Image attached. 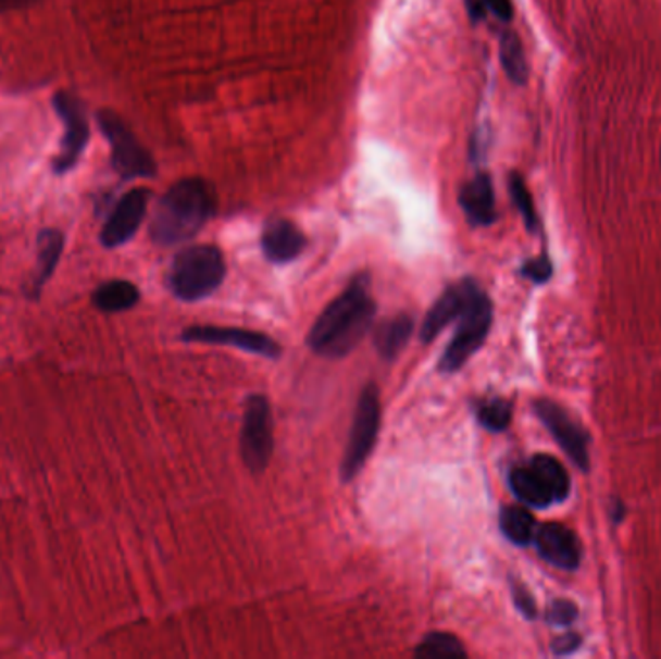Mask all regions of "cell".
<instances>
[{
    "label": "cell",
    "instance_id": "cell-1",
    "mask_svg": "<svg viewBox=\"0 0 661 659\" xmlns=\"http://www.w3.org/2000/svg\"><path fill=\"white\" fill-rule=\"evenodd\" d=\"M374 318L375 302L370 296V281L365 275H358L315 320L308 333V345L315 355L342 358L352 352L372 330Z\"/></svg>",
    "mask_w": 661,
    "mask_h": 659
},
{
    "label": "cell",
    "instance_id": "cell-2",
    "mask_svg": "<svg viewBox=\"0 0 661 659\" xmlns=\"http://www.w3.org/2000/svg\"><path fill=\"white\" fill-rule=\"evenodd\" d=\"M215 211V196L201 178H184L169 188L151 219L153 243L174 246L200 233Z\"/></svg>",
    "mask_w": 661,
    "mask_h": 659
},
{
    "label": "cell",
    "instance_id": "cell-3",
    "mask_svg": "<svg viewBox=\"0 0 661 659\" xmlns=\"http://www.w3.org/2000/svg\"><path fill=\"white\" fill-rule=\"evenodd\" d=\"M494 322V304L486 290L474 278H466V298L462 312L457 318V330L451 343L437 362L441 373H454L469 362L486 343Z\"/></svg>",
    "mask_w": 661,
    "mask_h": 659
},
{
    "label": "cell",
    "instance_id": "cell-4",
    "mask_svg": "<svg viewBox=\"0 0 661 659\" xmlns=\"http://www.w3.org/2000/svg\"><path fill=\"white\" fill-rule=\"evenodd\" d=\"M225 275V258L219 248L190 246L176 253L169 271V288L183 302H198L213 295Z\"/></svg>",
    "mask_w": 661,
    "mask_h": 659
},
{
    "label": "cell",
    "instance_id": "cell-5",
    "mask_svg": "<svg viewBox=\"0 0 661 659\" xmlns=\"http://www.w3.org/2000/svg\"><path fill=\"white\" fill-rule=\"evenodd\" d=\"M509 486L521 503L534 509L563 503L571 494L565 467L549 455H536L531 462L514 467L509 474Z\"/></svg>",
    "mask_w": 661,
    "mask_h": 659
},
{
    "label": "cell",
    "instance_id": "cell-6",
    "mask_svg": "<svg viewBox=\"0 0 661 659\" xmlns=\"http://www.w3.org/2000/svg\"><path fill=\"white\" fill-rule=\"evenodd\" d=\"M379 427H382L379 389L375 387L374 383H370L358 397L347 449H345L342 462H340L342 482H352L360 474V470L364 469L365 460L374 451Z\"/></svg>",
    "mask_w": 661,
    "mask_h": 659
},
{
    "label": "cell",
    "instance_id": "cell-7",
    "mask_svg": "<svg viewBox=\"0 0 661 659\" xmlns=\"http://www.w3.org/2000/svg\"><path fill=\"white\" fill-rule=\"evenodd\" d=\"M240 455L252 474L270 467L273 455V414L270 400L263 395H250L244 407Z\"/></svg>",
    "mask_w": 661,
    "mask_h": 659
},
{
    "label": "cell",
    "instance_id": "cell-8",
    "mask_svg": "<svg viewBox=\"0 0 661 659\" xmlns=\"http://www.w3.org/2000/svg\"><path fill=\"white\" fill-rule=\"evenodd\" d=\"M97 121L111 144L113 166L122 178H146L155 174V161L116 114L101 111Z\"/></svg>",
    "mask_w": 661,
    "mask_h": 659
},
{
    "label": "cell",
    "instance_id": "cell-9",
    "mask_svg": "<svg viewBox=\"0 0 661 659\" xmlns=\"http://www.w3.org/2000/svg\"><path fill=\"white\" fill-rule=\"evenodd\" d=\"M534 410H536V416L541 420V424L548 427L549 434L556 437L559 447L569 455V459L573 460L583 472H588L590 470V451H588L590 437L583 427L566 414L565 408L559 407L553 400H536Z\"/></svg>",
    "mask_w": 661,
    "mask_h": 659
},
{
    "label": "cell",
    "instance_id": "cell-10",
    "mask_svg": "<svg viewBox=\"0 0 661 659\" xmlns=\"http://www.w3.org/2000/svg\"><path fill=\"white\" fill-rule=\"evenodd\" d=\"M54 111L64 124V138H62L61 151L52 161V171L57 174H66L70 169L78 165L79 157L84 153L89 139V126H87L84 107L79 104L76 97L68 94H57L54 96Z\"/></svg>",
    "mask_w": 661,
    "mask_h": 659
},
{
    "label": "cell",
    "instance_id": "cell-11",
    "mask_svg": "<svg viewBox=\"0 0 661 659\" xmlns=\"http://www.w3.org/2000/svg\"><path fill=\"white\" fill-rule=\"evenodd\" d=\"M186 343H205V345H225L240 348L250 355L263 358H278L280 347L273 338L258 331L238 330V327H219V325H194L184 330Z\"/></svg>",
    "mask_w": 661,
    "mask_h": 659
},
{
    "label": "cell",
    "instance_id": "cell-12",
    "mask_svg": "<svg viewBox=\"0 0 661 659\" xmlns=\"http://www.w3.org/2000/svg\"><path fill=\"white\" fill-rule=\"evenodd\" d=\"M149 191L136 188L124 194L119 203L114 206L109 219L104 221L101 231V244L104 248H119L130 243L138 233L141 221L148 211Z\"/></svg>",
    "mask_w": 661,
    "mask_h": 659
},
{
    "label": "cell",
    "instance_id": "cell-13",
    "mask_svg": "<svg viewBox=\"0 0 661 659\" xmlns=\"http://www.w3.org/2000/svg\"><path fill=\"white\" fill-rule=\"evenodd\" d=\"M536 549L539 557L546 559L548 563L563 571H574L578 569L583 559V547L581 542L574 536L573 530L566 529L563 524L549 522L536 530Z\"/></svg>",
    "mask_w": 661,
    "mask_h": 659
},
{
    "label": "cell",
    "instance_id": "cell-14",
    "mask_svg": "<svg viewBox=\"0 0 661 659\" xmlns=\"http://www.w3.org/2000/svg\"><path fill=\"white\" fill-rule=\"evenodd\" d=\"M305 238L287 219L270 221L261 235V250L271 263H288L304 252Z\"/></svg>",
    "mask_w": 661,
    "mask_h": 659
},
{
    "label": "cell",
    "instance_id": "cell-15",
    "mask_svg": "<svg viewBox=\"0 0 661 659\" xmlns=\"http://www.w3.org/2000/svg\"><path fill=\"white\" fill-rule=\"evenodd\" d=\"M459 201L472 225L489 226L496 223V191L487 174H478L470 183L464 184V188L459 194Z\"/></svg>",
    "mask_w": 661,
    "mask_h": 659
},
{
    "label": "cell",
    "instance_id": "cell-16",
    "mask_svg": "<svg viewBox=\"0 0 661 659\" xmlns=\"http://www.w3.org/2000/svg\"><path fill=\"white\" fill-rule=\"evenodd\" d=\"M464 298H466V278L447 288L444 295L439 296V300L432 306L426 320L422 323L420 340L432 343L441 331L457 322V318L461 315L462 306H464Z\"/></svg>",
    "mask_w": 661,
    "mask_h": 659
},
{
    "label": "cell",
    "instance_id": "cell-17",
    "mask_svg": "<svg viewBox=\"0 0 661 659\" xmlns=\"http://www.w3.org/2000/svg\"><path fill=\"white\" fill-rule=\"evenodd\" d=\"M64 250V235L57 228H47L39 233L37 238V268H35L34 281L29 285L27 296L32 300H39L45 285L49 283L52 273L57 270Z\"/></svg>",
    "mask_w": 661,
    "mask_h": 659
},
{
    "label": "cell",
    "instance_id": "cell-18",
    "mask_svg": "<svg viewBox=\"0 0 661 659\" xmlns=\"http://www.w3.org/2000/svg\"><path fill=\"white\" fill-rule=\"evenodd\" d=\"M414 331V320L407 315V313H400L395 315L391 320L382 323L374 335V347L383 360L391 362L397 356L404 350L407 343L410 340V335Z\"/></svg>",
    "mask_w": 661,
    "mask_h": 659
},
{
    "label": "cell",
    "instance_id": "cell-19",
    "mask_svg": "<svg viewBox=\"0 0 661 659\" xmlns=\"http://www.w3.org/2000/svg\"><path fill=\"white\" fill-rule=\"evenodd\" d=\"M91 302L97 310L104 313H119L130 310L139 302V290L130 281H107L103 285L97 287L96 293L91 296Z\"/></svg>",
    "mask_w": 661,
    "mask_h": 659
},
{
    "label": "cell",
    "instance_id": "cell-20",
    "mask_svg": "<svg viewBox=\"0 0 661 659\" xmlns=\"http://www.w3.org/2000/svg\"><path fill=\"white\" fill-rule=\"evenodd\" d=\"M499 526L503 532L504 538L513 542L514 546H528L534 542L536 536V521L531 512L524 507L513 505V507H504L499 514Z\"/></svg>",
    "mask_w": 661,
    "mask_h": 659
},
{
    "label": "cell",
    "instance_id": "cell-21",
    "mask_svg": "<svg viewBox=\"0 0 661 659\" xmlns=\"http://www.w3.org/2000/svg\"><path fill=\"white\" fill-rule=\"evenodd\" d=\"M499 57H501V64H503L507 76L513 79L514 84H524L528 79V64H526L519 35L513 32H504L501 35Z\"/></svg>",
    "mask_w": 661,
    "mask_h": 659
},
{
    "label": "cell",
    "instance_id": "cell-22",
    "mask_svg": "<svg viewBox=\"0 0 661 659\" xmlns=\"http://www.w3.org/2000/svg\"><path fill=\"white\" fill-rule=\"evenodd\" d=\"M417 658L426 659H462L466 658V650L457 636L447 633L427 634L420 643L416 651Z\"/></svg>",
    "mask_w": 661,
    "mask_h": 659
},
{
    "label": "cell",
    "instance_id": "cell-23",
    "mask_svg": "<svg viewBox=\"0 0 661 659\" xmlns=\"http://www.w3.org/2000/svg\"><path fill=\"white\" fill-rule=\"evenodd\" d=\"M476 418L489 432H503L513 420V405L501 397L479 400L476 405Z\"/></svg>",
    "mask_w": 661,
    "mask_h": 659
},
{
    "label": "cell",
    "instance_id": "cell-24",
    "mask_svg": "<svg viewBox=\"0 0 661 659\" xmlns=\"http://www.w3.org/2000/svg\"><path fill=\"white\" fill-rule=\"evenodd\" d=\"M509 191H511V198H513L514 206L521 211L522 219H524V225L531 231L536 233L539 228V219L536 215V209H534V201H532L531 191L526 188V184L522 181L521 174H511L509 178Z\"/></svg>",
    "mask_w": 661,
    "mask_h": 659
},
{
    "label": "cell",
    "instance_id": "cell-25",
    "mask_svg": "<svg viewBox=\"0 0 661 659\" xmlns=\"http://www.w3.org/2000/svg\"><path fill=\"white\" fill-rule=\"evenodd\" d=\"M578 617V608L569 599H556L549 604L546 621L553 626H571Z\"/></svg>",
    "mask_w": 661,
    "mask_h": 659
},
{
    "label": "cell",
    "instance_id": "cell-26",
    "mask_svg": "<svg viewBox=\"0 0 661 659\" xmlns=\"http://www.w3.org/2000/svg\"><path fill=\"white\" fill-rule=\"evenodd\" d=\"M521 275L541 285V283H548L553 275V265H551L548 256H539V258L528 260L522 265Z\"/></svg>",
    "mask_w": 661,
    "mask_h": 659
},
{
    "label": "cell",
    "instance_id": "cell-27",
    "mask_svg": "<svg viewBox=\"0 0 661 659\" xmlns=\"http://www.w3.org/2000/svg\"><path fill=\"white\" fill-rule=\"evenodd\" d=\"M511 592H513V601L516 609L521 611L522 616L526 619H536L538 616V608H536V601L532 598L528 588L521 584V582H511Z\"/></svg>",
    "mask_w": 661,
    "mask_h": 659
},
{
    "label": "cell",
    "instance_id": "cell-28",
    "mask_svg": "<svg viewBox=\"0 0 661 659\" xmlns=\"http://www.w3.org/2000/svg\"><path fill=\"white\" fill-rule=\"evenodd\" d=\"M581 644H583L581 634L569 631V633L557 636L556 641H553V646H551V650H553V654H557V656H569V654L578 650Z\"/></svg>",
    "mask_w": 661,
    "mask_h": 659
},
{
    "label": "cell",
    "instance_id": "cell-29",
    "mask_svg": "<svg viewBox=\"0 0 661 659\" xmlns=\"http://www.w3.org/2000/svg\"><path fill=\"white\" fill-rule=\"evenodd\" d=\"M484 4H486L487 12L496 14L503 22H509L513 17L514 10L511 0H484Z\"/></svg>",
    "mask_w": 661,
    "mask_h": 659
},
{
    "label": "cell",
    "instance_id": "cell-30",
    "mask_svg": "<svg viewBox=\"0 0 661 659\" xmlns=\"http://www.w3.org/2000/svg\"><path fill=\"white\" fill-rule=\"evenodd\" d=\"M466 7H469V14L474 22H478L482 17L486 16V4L484 0H466Z\"/></svg>",
    "mask_w": 661,
    "mask_h": 659
},
{
    "label": "cell",
    "instance_id": "cell-31",
    "mask_svg": "<svg viewBox=\"0 0 661 659\" xmlns=\"http://www.w3.org/2000/svg\"><path fill=\"white\" fill-rule=\"evenodd\" d=\"M623 514H625V507L619 499H613L611 501V519H613V522H621Z\"/></svg>",
    "mask_w": 661,
    "mask_h": 659
},
{
    "label": "cell",
    "instance_id": "cell-32",
    "mask_svg": "<svg viewBox=\"0 0 661 659\" xmlns=\"http://www.w3.org/2000/svg\"><path fill=\"white\" fill-rule=\"evenodd\" d=\"M29 0H0V12L2 10L16 9V7H22V4H27Z\"/></svg>",
    "mask_w": 661,
    "mask_h": 659
}]
</instances>
